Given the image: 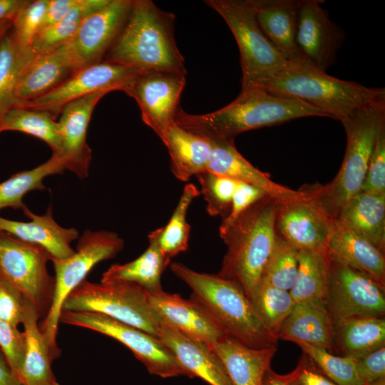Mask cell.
I'll use <instances>...</instances> for the list:
<instances>
[{
  "instance_id": "obj_1",
  "label": "cell",
  "mask_w": 385,
  "mask_h": 385,
  "mask_svg": "<svg viewBox=\"0 0 385 385\" xmlns=\"http://www.w3.org/2000/svg\"><path fill=\"white\" fill-rule=\"evenodd\" d=\"M309 116L328 117L304 102L253 87L241 91L230 103L211 113L190 114L179 107L174 122L207 139L234 140L248 130Z\"/></svg>"
},
{
  "instance_id": "obj_2",
  "label": "cell",
  "mask_w": 385,
  "mask_h": 385,
  "mask_svg": "<svg viewBox=\"0 0 385 385\" xmlns=\"http://www.w3.org/2000/svg\"><path fill=\"white\" fill-rule=\"evenodd\" d=\"M175 16L150 0H136L103 61L138 73L168 71L186 76L184 58L174 35Z\"/></svg>"
},
{
  "instance_id": "obj_3",
  "label": "cell",
  "mask_w": 385,
  "mask_h": 385,
  "mask_svg": "<svg viewBox=\"0 0 385 385\" xmlns=\"http://www.w3.org/2000/svg\"><path fill=\"white\" fill-rule=\"evenodd\" d=\"M278 203L270 195L260 199L227 228L220 230L227 246L218 275L237 283L250 299L275 248Z\"/></svg>"
},
{
  "instance_id": "obj_4",
  "label": "cell",
  "mask_w": 385,
  "mask_h": 385,
  "mask_svg": "<svg viewBox=\"0 0 385 385\" xmlns=\"http://www.w3.org/2000/svg\"><path fill=\"white\" fill-rule=\"evenodd\" d=\"M340 121L346 135L340 170L324 185L302 188L330 219L337 218L347 202L361 189L374 143L385 125V98L367 103Z\"/></svg>"
},
{
  "instance_id": "obj_5",
  "label": "cell",
  "mask_w": 385,
  "mask_h": 385,
  "mask_svg": "<svg viewBox=\"0 0 385 385\" xmlns=\"http://www.w3.org/2000/svg\"><path fill=\"white\" fill-rule=\"evenodd\" d=\"M170 267L190 287V298L207 309L228 337L251 348L277 346L278 340L262 325L237 283L217 274L196 272L180 262L170 263Z\"/></svg>"
},
{
  "instance_id": "obj_6",
  "label": "cell",
  "mask_w": 385,
  "mask_h": 385,
  "mask_svg": "<svg viewBox=\"0 0 385 385\" xmlns=\"http://www.w3.org/2000/svg\"><path fill=\"white\" fill-rule=\"evenodd\" d=\"M257 87L304 102L339 120L367 103L385 98L384 88L342 80L304 63H289Z\"/></svg>"
},
{
  "instance_id": "obj_7",
  "label": "cell",
  "mask_w": 385,
  "mask_h": 385,
  "mask_svg": "<svg viewBox=\"0 0 385 385\" xmlns=\"http://www.w3.org/2000/svg\"><path fill=\"white\" fill-rule=\"evenodd\" d=\"M233 34L240 54L242 90L260 86L289 64L262 31L251 0H207Z\"/></svg>"
},
{
  "instance_id": "obj_8",
  "label": "cell",
  "mask_w": 385,
  "mask_h": 385,
  "mask_svg": "<svg viewBox=\"0 0 385 385\" xmlns=\"http://www.w3.org/2000/svg\"><path fill=\"white\" fill-rule=\"evenodd\" d=\"M62 311L100 313L156 338L164 324L150 304L148 292L125 282L92 283L84 279L67 296Z\"/></svg>"
},
{
  "instance_id": "obj_9",
  "label": "cell",
  "mask_w": 385,
  "mask_h": 385,
  "mask_svg": "<svg viewBox=\"0 0 385 385\" xmlns=\"http://www.w3.org/2000/svg\"><path fill=\"white\" fill-rule=\"evenodd\" d=\"M124 246L123 240L114 232L86 230L75 252L63 259H51L55 270V287L51 305L39 325L45 340L57 358L60 350L56 335L63 304L67 296L98 262L114 257Z\"/></svg>"
},
{
  "instance_id": "obj_10",
  "label": "cell",
  "mask_w": 385,
  "mask_h": 385,
  "mask_svg": "<svg viewBox=\"0 0 385 385\" xmlns=\"http://www.w3.org/2000/svg\"><path fill=\"white\" fill-rule=\"evenodd\" d=\"M50 256L42 247L0 231V272L30 301L40 318L51 305L55 279L48 272Z\"/></svg>"
},
{
  "instance_id": "obj_11",
  "label": "cell",
  "mask_w": 385,
  "mask_h": 385,
  "mask_svg": "<svg viewBox=\"0 0 385 385\" xmlns=\"http://www.w3.org/2000/svg\"><path fill=\"white\" fill-rule=\"evenodd\" d=\"M59 322L89 329L118 340L126 346L153 375L162 378L190 377L169 349L158 338L138 328L93 312L62 311Z\"/></svg>"
},
{
  "instance_id": "obj_12",
  "label": "cell",
  "mask_w": 385,
  "mask_h": 385,
  "mask_svg": "<svg viewBox=\"0 0 385 385\" xmlns=\"http://www.w3.org/2000/svg\"><path fill=\"white\" fill-rule=\"evenodd\" d=\"M327 255L329 277L323 301L332 322L384 317L385 288L368 274Z\"/></svg>"
},
{
  "instance_id": "obj_13",
  "label": "cell",
  "mask_w": 385,
  "mask_h": 385,
  "mask_svg": "<svg viewBox=\"0 0 385 385\" xmlns=\"http://www.w3.org/2000/svg\"><path fill=\"white\" fill-rule=\"evenodd\" d=\"M185 76L168 71L137 73L123 91L137 102L143 121L161 139L174 123Z\"/></svg>"
},
{
  "instance_id": "obj_14",
  "label": "cell",
  "mask_w": 385,
  "mask_h": 385,
  "mask_svg": "<svg viewBox=\"0 0 385 385\" xmlns=\"http://www.w3.org/2000/svg\"><path fill=\"white\" fill-rule=\"evenodd\" d=\"M132 1L110 0L90 14L75 35L61 46L76 71L103 60L125 22Z\"/></svg>"
},
{
  "instance_id": "obj_15",
  "label": "cell",
  "mask_w": 385,
  "mask_h": 385,
  "mask_svg": "<svg viewBox=\"0 0 385 385\" xmlns=\"http://www.w3.org/2000/svg\"><path fill=\"white\" fill-rule=\"evenodd\" d=\"M137 73L124 66L102 61L76 71L50 92L21 107L46 111L55 118L73 101L99 91H123Z\"/></svg>"
},
{
  "instance_id": "obj_16",
  "label": "cell",
  "mask_w": 385,
  "mask_h": 385,
  "mask_svg": "<svg viewBox=\"0 0 385 385\" xmlns=\"http://www.w3.org/2000/svg\"><path fill=\"white\" fill-rule=\"evenodd\" d=\"M321 1L301 0L295 41L303 61L325 71L334 63L344 32L329 18Z\"/></svg>"
},
{
  "instance_id": "obj_17",
  "label": "cell",
  "mask_w": 385,
  "mask_h": 385,
  "mask_svg": "<svg viewBox=\"0 0 385 385\" xmlns=\"http://www.w3.org/2000/svg\"><path fill=\"white\" fill-rule=\"evenodd\" d=\"M278 204L275 218L277 235L298 250H326L332 221L308 196Z\"/></svg>"
},
{
  "instance_id": "obj_18",
  "label": "cell",
  "mask_w": 385,
  "mask_h": 385,
  "mask_svg": "<svg viewBox=\"0 0 385 385\" xmlns=\"http://www.w3.org/2000/svg\"><path fill=\"white\" fill-rule=\"evenodd\" d=\"M164 324L209 346L228 337L215 317L198 302L163 290L148 293Z\"/></svg>"
},
{
  "instance_id": "obj_19",
  "label": "cell",
  "mask_w": 385,
  "mask_h": 385,
  "mask_svg": "<svg viewBox=\"0 0 385 385\" xmlns=\"http://www.w3.org/2000/svg\"><path fill=\"white\" fill-rule=\"evenodd\" d=\"M108 92L99 91L66 105L58 121L61 137V156L66 170L83 179L88 175L91 150L86 143V132L91 114L98 101Z\"/></svg>"
},
{
  "instance_id": "obj_20",
  "label": "cell",
  "mask_w": 385,
  "mask_h": 385,
  "mask_svg": "<svg viewBox=\"0 0 385 385\" xmlns=\"http://www.w3.org/2000/svg\"><path fill=\"white\" fill-rule=\"evenodd\" d=\"M208 140L211 143V153L207 171L259 187L278 204L298 200L306 195L302 188L294 190L272 180L267 173L255 168L240 153L234 140Z\"/></svg>"
},
{
  "instance_id": "obj_21",
  "label": "cell",
  "mask_w": 385,
  "mask_h": 385,
  "mask_svg": "<svg viewBox=\"0 0 385 385\" xmlns=\"http://www.w3.org/2000/svg\"><path fill=\"white\" fill-rule=\"evenodd\" d=\"M22 211L30 220L29 222L0 216V231L42 247L48 253L50 260L66 258L75 252L71 243L78 238V231L74 227L66 228L59 225L53 217L51 207L42 215L34 213L27 206Z\"/></svg>"
},
{
  "instance_id": "obj_22",
  "label": "cell",
  "mask_w": 385,
  "mask_h": 385,
  "mask_svg": "<svg viewBox=\"0 0 385 385\" xmlns=\"http://www.w3.org/2000/svg\"><path fill=\"white\" fill-rule=\"evenodd\" d=\"M158 339L173 353L190 377L197 376L210 385H233L222 361L207 344L164 324Z\"/></svg>"
},
{
  "instance_id": "obj_23",
  "label": "cell",
  "mask_w": 385,
  "mask_h": 385,
  "mask_svg": "<svg viewBox=\"0 0 385 385\" xmlns=\"http://www.w3.org/2000/svg\"><path fill=\"white\" fill-rule=\"evenodd\" d=\"M333 322L322 299H313L294 304L283 322L278 339L305 343L337 353L333 341Z\"/></svg>"
},
{
  "instance_id": "obj_24",
  "label": "cell",
  "mask_w": 385,
  "mask_h": 385,
  "mask_svg": "<svg viewBox=\"0 0 385 385\" xmlns=\"http://www.w3.org/2000/svg\"><path fill=\"white\" fill-rule=\"evenodd\" d=\"M327 254L361 271L385 288V255L338 219H332Z\"/></svg>"
},
{
  "instance_id": "obj_25",
  "label": "cell",
  "mask_w": 385,
  "mask_h": 385,
  "mask_svg": "<svg viewBox=\"0 0 385 385\" xmlns=\"http://www.w3.org/2000/svg\"><path fill=\"white\" fill-rule=\"evenodd\" d=\"M263 33L290 63H304L295 41L300 1L251 0Z\"/></svg>"
},
{
  "instance_id": "obj_26",
  "label": "cell",
  "mask_w": 385,
  "mask_h": 385,
  "mask_svg": "<svg viewBox=\"0 0 385 385\" xmlns=\"http://www.w3.org/2000/svg\"><path fill=\"white\" fill-rule=\"evenodd\" d=\"M225 365L233 385H261L277 346L249 347L227 337L210 346Z\"/></svg>"
},
{
  "instance_id": "obj_27",
  "label": "cell",
  "mask_w": 385,
  "mask_h": 385,
  "mask_svg": "<svg viewBox=\"0 0 385 385\" xmlns=\"http://www.w3.org/2000/svg\"><path fill=\"white\" fill-rule=\"evenodd\" d=\"M168 149L170 169L180 181L207 171L211 143L204 137L173 123L160 139Z\"/></svg>"
},
{
  "instance_id": "obj_28",
  "label": "cell",
  "mask_w": 385,
  "mask_h": 385,
  "mask_svg": "<svg viewBox=\"0 0 385 385\" xmlns=\"http://www.w3.org/2000/svg\"><path fill=\"white\" fill-rule=\"evenodd\" d=\"M40 317L25 298L22 323L25 339L24 362L20 379L24 385H53L57 383L51 369L56 359L39 328Z\"/></svg>"
},
{
  "instance_id": "obj_29",
  "label": "cell",
  "mask_w": 385,
  "mask_h": 385,
  "mask_svg": "<svg viewBox=\"0 0 385 385\" xmlns=\"http://www.w3.org/2000/svg\"><path fill=\"white\" fill-rule=\"evenodd\" d=\"M76 71L61 46L51 52L36 55L16 88V97L20 103L19 107L50 92Z\"/></svg>"
},
{
  "instance_id": "obj_30",
  "label": "cell",
  "mask_w": 385,
  "mask_h": 385,
  "mask_svg": "<svg viewBox=\"0 0 385 385\" xmlns=\"http://www.w3.org/2000/svg\"><path fill=\"white\" fill-rule=\"evenodd\" d=\"M160 228L148 235L149 245L135 260L111 265L102 276L101 282H125L135 284L148 293L163 290L160 279L171 259L160 249L158 237Z\"/></svg>"
},
{
  "instance_id": "obj_31",
  "label": "cell",
  "mask_w": 385,
  "mask_h": 385,
  "mask_svg": "<svg viewBox=\"0 0 385 385\" xmlns=\"http://www.w3.org/2000/svg\"><path fill=\"white\" fill-rule=\"evenodd\" d=\"M336 352L351 359L385 346V318L357 317L333 322Z\"/></svg>"
},
{
  "instance_id": "obj_32",
  "label": "cell",
  "mask_w": 385,
  "mask_h": 385,
  "mask_svg": "<svg viewBox=\"0 0 385 385\" xmlns=\"http://www.w3.org/2000/svg\"><path fill=\"white\" fill-rule=\"evenodd\" d=\"M336 219L385 252V194L359 192L347 202Z\"/></svg>"
},
{
  "instance_id": "obj_33",
  "label": "cell",
  "mask_w": 385,
  "mask_h": 385,
  "mask_svg": "<svg viewBox=\"0 0 385 385\" xmlns=\"http://www.w3.org/2000/svg\"><path fill=\"white\" fill-rule=\"evenodd\" d=\"M36 56L31 46L19 42L11 28L0 41V119L10 109L20 106L16 88Z\"/></svg>"
},
{
  "instance_id": "obj_34",
  "label": "cell",
  "mask_w": 385,
  "mask_h": 385,
  "mask_svg": "<svg viewBox=\"0 0 385 385\" xmlns=\"http://www.w3.org/2000/svg\"><path fill=\"white\" fill-rule=\"evenodd\" d=\"M65 170L66 162L63 158L52 154L46 162L38 166L13 174L0 183V210L6 207L23 210L26 207L23 202V197L26 193L46 189L43 183L44 178L61 174Z\"/></svg>"
},
{
  "instance_id": "obj_35",
  "label": "cell",
  "mask_w": 385,
  "mask_h": 385,
  "mask_svg": "<svg viewBox=\"0 0 385 385\" xmlns=\"http://www.w3.org/2000/svg\"><path fill=\"white\" fill-rule=\"evenodd\" d=\"M329 277L326 250H299L298 270L289 293L295 303L324 299Z\"/></svg>"
},
{
  "instance_id": "obj_36",
  "label": "cell",
  "mask_w": 385,
  "mask_h": 385,
  "mask_svg": "<svg viewBox=\"0 0 385 385\" xmlns=\"http://www.w3.org/2000/svg\"><path fill=\"white\" fill-rule=\"evenodd\" d=\"M10 130L38 138L51 148L53 154H60L61 144L58 122L46 111L25 107L10 109L0 119V133Z\"/></svg>"
},
{
  "instance_id": "obj_37",
  "label": "cell",
  "mask_w": 385,
  "mask_h": 385,
  "mask_svg": "<svg viewBox=\"0 0 385 385\" xmlns=\"http://www.w3.org/2000/svg\"><path fill=\"white\" fill-rule=\"evenodd\" d=\"M110 0H80L61 21L38 32L31 48L36 55L51 52L68 41L83 21L93 12L103 8Z\"/></svg>"
},
{
  "instance_id": "obj_38",
  "label": "cell",
  "mask_w": 385,
  "mask_h": 385,
  "mask_svg": "<svg viewBox=\"0 0 385 385\" xmlns=\"http://www.w3.org/2000/svg\"><path fill=\"white\" fill-rule=\"evenodd\" d=\"M250 301L262 325L279 340V329L295 304L289 292L261 279Z\"/></svg>"
},
{
  "instance_id": "obj_39",
  "label": "cell",
  "mask_w": 385,
  "mask_h": 385,
  "mask_svg": "<svg viewBox=\"0 0 385 385\" xmlns=\"http://www.w3.org/2000/svg\"><path fill=\"white\" fill-rule=\"evenodd\" d=\"M200 194L194 184H187L168 222L160 227V249L170 259L188 250L190 226L187 221V213L190 204Z\"/></svg>"
},
{
  "instance_id": "obj_40",
  "label": "cell",
  "mask_w": 385,
  "mask_h": 385,
  "mask_svg": "<svg viewBox=\"0 0 385 385\" xmlns=\"http://www.w3.org/2000/svg\"><path fill=\"white\" fill-rule=\"evenodd\" d=\"M298 251L278 236L275 248L261 279L289 292L297 273Z\"/></svg>"
},
{
  "instance_id": "obj_41",
  "label": "cell",
  "mask_w": 385,
  "mask_h": 385,
  "mask_svg": "<svg viewBox=\"0 0 385 385\" xmlns=\"http://www.w3.org/2000/svg\"><path fill=\"white\" fill-rule=\"evenodd\" d=\"M320 370L337 385H362L354 361L344 356H336L327 350L305 343L297 344Z\"/></svg>"
},
{
  "instance_id": "obj_42",
  "label": "cell",
  "mask_w": 385,
  "mask_h": 385,
  "mask_svg": "<svg viewBox=\"0 0 385 385\" xmlns=\"http://www.w3.org/2000/svg\"><path fill=\"white\" fill-rule=\"evenodd\" d=\"M196 177L200 185V192L207 203L208 214L225 218L230 211L238 181L209 171L200 173Z\"/></svg>"
},
{
  "instance_id": "obj_43",
  "label": "cell",
  "mask_w": 385,
  "mask_h": 385,
  "mask_svg": "<svg viewBox=\"0 0 385 385\" xmlns=\"http://www.w3.org/2000/svg\"><path fill=\"white\" fill-rule=\"evenodd\" d=\"M48 0L30 1L12 20L11 31L20 43L31 46L44 16Z\"/></svg>"
},
{
  "instance_id": "obj_44",
  "label": "cell",
  "mask_w": 385,
  "mask_h": 385,
  "mask_svg": "<svg viewBox=\"0 0 385 385\" xmlns=\"http://www.w3.org/2000/svg\"><path fill=\"white\" fill-rule=\"evenodd\" d=\"M359 192L385 194V125L378 134Z\"/></svg>"
},
{
  "instance_id": "obj_45",
  "label": "cell",
  "mask_w": 385,
  "mask_h": 385,
  "mask_svg": "<svg viewBox=\"0 0 385 385\" xmlns=\"http://www.w3.org/2000/svg\"><path fill=\"white\" fill-rule=\"evenodd\" d=\"M0 349L13 371L20 378L24 358V334L17 329V327L1 319Z\"/></svg>"
},
{
  "instance_id": "obj_46",
  "label": "cell",
  "mask_w": 385,
  "mask_h": 385,
  "mask_svg": "<svg viewBox=\"0 0 385 385\" xmlns=\"http://www.w3.org/2000/svg\"><path fill=\"white\" fill-rule=\"evenodd\" d=\"M25 297L0 272V319L16 327L22 323Z\"/></svg>"
},
{
  "instance_id": "obj_47",
  "label": "cell",
  "mask_w": 385,
  "mask_h": 385,
  "mask_svg": "<svg viewBox=\"0 0 385 385\" xmlns=\"http://www.w3.org/2000/svg\"><path fill=\"white\" fill-rule=\"evenodd\" d=\"M266 195H269L259 187L238 182L232 197L230 211L227 215L222 219L219 231L230 227L250 206Z\"/></svg>"
},
{
  "instance_id": "obj_48",
  "label": "cell",
  "mask_w": 385,
  "mask_h": 385,
  "mask_svg": "<svg viewBox=\"0 0 385 385\" xmlns=\"http://www.w3.org/2000/svg\"><path fill=\"white\" fill-rule=\"evenodd\" d=\"M284 376L289 385H337L304 352L296 368Z\"/></svg>"
},
{
  "instance_id": "obj_49",
  "label": "cell",
  "mask_w": 385,
  "mask_h": 385,
  "mask_svg": "<svg viewBox=\"0 0 385 385\" xmlns=\"http://www.w3.org/2000/svg\"><path fill=\"white\" fill-rule=\"evenodd\" d=\"M353 359L363 384L385 377V346Z\"/></svg>"
},
{
  "instance_id": "obj_50",
  "label": "cell",
  "mask_w": 385,
  "mask_h": 385,
  "mask_svg": "<svg viewBox=\"0 0 385 385\" xmlns=\"http://www.w3.org/2000/svg\"><path fill=\"white\" fill-rule=\"evenodd\" d=\"M79 1L80 0H48V4L38 32L61 21Z\"/></svg>"
},
{
  "instance_id": "obj_51",
  "label": "cell",
  "mask_w": 385,
  "mask_h": 385,
  "mask_svg": "<svg viewBox=\"0 0 385 385\" xmlns=\"http://www.w3.org/2000/svg\"><path fill=\"white\" fill-rule=\"evenodd\" d=\"M29 1V0H0V24L13 20L16 14Z\"/></svg>"
},
{
  "instance_id": "obj_52",
  "label": "cell",
  "mask_w": 385,
  "mask_h": 385,
  "mask_svg": "<svg viewBox=\"0 0 385 385\" xmlns=\"http://www.w3.org/2000/svg\"><path fill=\"white\" fill-rule=\"evenodd\" d=\"M0 385H24L20 378L13 371L1 349Z\"/></svg>"
},
{
  "instance_id": "obj_53",
  "label": "cell",
  "mask_w": 385,
  "mask_h": 385,
  "mask_svg": "<svg viewBox=\"0 0 385 385\" xmlns=\"http://www.w3.org/2000/svg\"><path fill=\"white\" fill-rule=\"evenodd\" d=\"M261 385H289L284 375L278 374L271 367L265 373Z\"/></svg>"
},
{
  "instance_id": "obj_54",
  "label": "cell",
  "mask_w": 385,
  "mask_h": 385,
  "mask_svg": "<svg viewBox=\"0 0 385 385\" xmlns=\"http://www.w3.org/2000/svg\"><path fill=\"white\" fill-rule=\"evenodd\" d=\"M12 26V20H9L0 24V41L7 34Z\"/></svg>"
},
{
  "instance_id": "obj_55",
  "label": "cell",
  "mask_w": 385,
  "mask_h": 385,
  "mask_svg": "<svg viewBox=\"0 0 385 385\" xmlns=\"http://www.w3.org/2000/svg\"><path fill=\"white\" fill-rule=\"evenodd\" d=\"M362 385H385V377L379 379L371 383L364 384Z\"/></svg>"
},
{
  "instance_id": "obj_56",
  "label": "cell",
  "mask_w": 385,
  "mask_h": 385,
  "mask_svg": "<svg viewBox=\"0 0 385 385\" xmlns=\"http://www.w3.org/2000/svg\"><path fill=\"white\" fill-rule=\"evenodd\" d=\"M53 385H59V384H58V383L57 382V383H56V384H53Z\"/></svg>"
}]
</instances>
